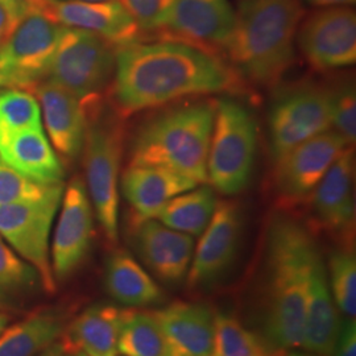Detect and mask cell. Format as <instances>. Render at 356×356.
I'll list each match as a JSON object with an SVG mask.
<instances>
[{
    "mask_svg": "<svg viewBox=\"0 0 356 356\" xmlns=\"http://www.w3.org/2000/svg\"><path fill=\"white\" fill-rule=\"evenodd\" d=\"M176 356L214 353V314L204 305L178 301L152 312Z\"/></svg>",
    "mask_w": 356,
    "mask_h": 356,
    "instance_id": "obj_23",
    "label": "cell"
},
{
    "mask_svg": "<svg viewBox=\"0 0 356 356\" xmlns=\"http://www.w3.org/2000/svg\"><path fill=\"white\" fill-rule=\"evenodd\" d=\"M118 354L122 356H176L152 312L129 309L123 322Z\"/></svg>",
    "mask_w": 356,
    "mask_h": 356,
    "instance_id": "obj_28",
    "label": "cell"
},
{
    "mask_svg": "<svg viewBox=\"0 0 356 356\" xmlns=\"http://www.w3.org/2000/svg\"><path fill=\"white\" fill-rule=\"evenodd\" d=\"M41 284L38 270L0 236V312L23 305Z\"/></svg>",
    "mask_w": 356,
    "mask_h": 356,
    "instance_id": "obj_29",
    "label": "cell"
},
{
    "mask_svg": "<svg viewBox=\"0 0 356 356\" xmlns=\"http://www.w3.org/2000/svg\"><path fill=\"white\" fill-rule=\"evenodd\" d=\"M354 166V149L347 147L307 200L317 227L350 247L355 232Z\"/></svg>",
    "mask_w": 356,
    "mask_h": 356,
    "instance_id": "obj_16",
    "label": "cell"
},
{
    "mask_svg": "<svg viewBox=\"0 0 356 356\" xmlns=\"http://www.w3.org/2000/svg\"><path fill=\"white\" fill-rule=\"evenodd\" d=\"M218 198L211 186L194 188L172 198L154 216L169 229L200 236L216 213Z\"/></svg>",
    "mask_w": 356,
    "mask_h": 356,
    "instance_id": "obj_27",
    "label": "cell"
},
{
    "mask_svg": "<svg viewBox=\"0 0 356 356\" xmlns=\"http://www.w3.org/2000/svg\"><path fill=\"white\" fill-rule=\"evenodd\" d=\"M242 76L219 56L177 40L116 49L113 102L122 118L216 92L241 94Z\"/></svg>",
    "mask_w": 356,
    "mask_h": 356,
    "instance_id": "obj_1",
    "label": "cell"
},
{
    "mask_svg": "<svg viewBox=\"0 0 356 356\" xmlns=\"http://www.w3.org/2000/svg\"><path fill=\"white\" fill-rule=\"evenodd\" d=\"M332 131L343 138L350 147L356 140V92L351 83L332 90Z\"/></svg>",
    "mask_w": 356,
    "mask_h": 356,
    "instance_id": "obj_34",
    "label": "cell"
},
{
    "mask_svg": "<svg viewBox=\"0 0 356 356\" xmlns=\"http://www.w3.org/2000/svg\"><path fill=\"white\" fill-rule=\"evenodd\" d=\"M104 284L115 301L131 307L163 304L165 294L132 254L116 250L106 263Z\"/></svg>",
    "mask_w": 356,
    "mask_h": 356,
    "instance_id": "obj_25",
    "label": "cell"
},
{
    "mask_svg": "<svg viewBox=\"0 0 356 356\" xmlns=\"http://www.w3.org/2000/svg\"><path fill=\"white\" fill-rule=\"evenodd\" d=\"M20 22L26 15L42 13L48 0H0Z\"/></svg>",
    "mask_w": 356,
    "mask_h": 356,
    "instance_id": "obj_37",
    "label": "cell"
},
{
    "mask_svg": "<svg viewBox=\"0 0 356 356\" xmlns=\"http://www.w3.org/2000/svg\"><path fill=\"white\" fill-rule=\"evenodd\" d=\"M242 210L232 201H218L216 213L194 248L188 285L206 289L222 280L235 263L242 242Z\"/></svg>",
    "mask_w": 356,
    "mask_h": 356,
    "instance_id": "obj_13",
    "label": "cell"
},
{
    "mask_svg": "<svg viewBox=\"0 0 356 356\" xmlns=\"http://www.w3.org/2000/svg\"><path fill=\"white\" fill-rule=\"evenodd\" d=\"M282 356H304V355H301V354H289V353H286V354H285V355H282Z\"/></svg>",
    "mask_w": 356,
    "mask_h": 356,
    "instance_id": "obj_44",
    "label": "cell"
},
{
    "mask_svg": "<svg viewBox=\"0 0 356 356\" xmlns=\"http://www.w3.org/2000/svg\"><path fill=\"white\" fill-rule=\"evenodd\" d=\"M332 90L318 83H300L282 91L269 114L273 161L300 144L332 129Z\"/></svg>",
    "mask_w": 356,
    "mask_h": 356,
    "instance_id": "obj_8",
    "label": "cell"
},
{
    "mask_svg": "<svg viewBox=\"0 0 356 356\" xmlns=\"http://www.w3.org/2000/svg\"><path fill=\"white\" fill-rule=\"evenodd\" d=\"M36 356H65L64 348L61 346V342L57 341L51 343L49 347H47L44 351H41Z\"/></svg>",
    "mask_w": 356,
    "mask_h": 356,
    "instance_id": "obj_40",
    "label": "cell"
},
{
    "mask_svg": "<svg viewBox=\"0 0 356 356\" xmlns=\"http://www.w3.org/2000/svg\"><path fill=\"white\" fill-rule=\"evenodd\" d=\"M65 356H88L82 353H73V354H65Z\"/></svg>",
    "mask_w": 356,
    "mask_h": 356,
    "instance_id": "obj_42",
    "label": "cell"
},
{
    "mask_svg": "<svg viewBox=\"0 0 356 356\" xmlns=\"http://www.w3.org/2000/svg\"><path fill=\"white\" fill-rule=\"evenodd\" d=\"M216 356H275L264 341L244 327L235 316L219 312L214 314Z\"/></svg>",
    "mask_w": 356,
    "mask_h": 356,
    "instance_id": "obj_30",
    "label": "cell"
},
{
    "mask_svg": "<svg viewBox=\"0 0 356 356\" xmlns=\"http://www.w3.org/2000/svg\"><path fill=\"white\" fill-rule=\"evenodd\" d=\"M116 48L98 35L64 26L47 81L72 92L88 111L101 103L115 72Z\"/></svg>",
    "mask_w": 356,
    "mask_h": 356,
    "instance_id": "obj_7",
    "label": "cell"
},
{
    "mask_svg": "<svg viewBox=\"0 0 356 356\" xmlns=\"http://www.w3.org/2000/svg\"><path fill=\"white\" fill-rule=\"evenodd\" d=\"M341 329L339 309L332 298L326 267L319 252L310 272L301 347L312 355L334 356Z\"/></svg>",
    "mask_w": 356,
    "mask_h": 356,
    "instance_id": "obj_20",
    "label": "cell"
},
{
    "mask_svg": "<svg viewBox=\"0 0 356 356\" xmlns=\"http://www.w3.org/2000/svg\"><path fill=\"white\" fill-rule=\"evenodd\" d=\"M334 356H356L355 318H348L339 332Z\"/></svg>",
    "mask_w": 356,
    "mask_h": 356,
    "instance_id": "obj_36",
    "label": "cell"
},
{
    "mask_svg": "<svg viewBox=\"0 0 356 356\" xmlns=\"http://www.w3.org/2000/svg\"><path fill=\"white\" fill-rule=\"evenodd\" d=\"M216 107V101H197L148 118L132 140L128 165L160 166L207 184Z\"/></svg>",
    "mask_w": 356,
    "mask_h": 356,
    "instance_id": "obj_4",
    "label": "cell"
},
{
    "mask_svg": "<svg viewBox=\"0 0 356 356\" xmlns=\"http://www.w3.org/2000/svg\"><path fill=\"white\" fill-rule=\"evenodd\" d=\"M44 129L38 99L26 90L0 88V134Z\"/></svg>",
    "mask_w": 356,
    "mask_h": 356,
    "instance_id": "obj_32",
    "label": "cell"
},
{
    "mask_svg": "<svg viewBox=\"0 0 356 356\" xmlns=\"http://www.w3.org/2000/svg\"><path fill=\"white\" fill-rule=\"evenodd\" d=\"M305 13L301 0H239L226 53L242 79L266 89L280 82L294 63Z\"/></svg>",
    "mask_w": 356,
    "mask_h": 356,
    "instance_id": "obj_3",
    "label": "cell"
},
{
    "mask_svg": "<svg viewBox=\"0 0 356 356\" xmlns=\"http://www.w3.org/2000/svg\"><path fill=\"white\" fill-rule=\"evenodd\" d=\"M350 147L335 131L300 144L275 163V191L286 206L306 202L332 163Z\"/></svg>",
    "mask_w": 356,
    "mask_h": 356,
    "instance_id": "obj_12",
    "label": "cell"
},
{
    "mask_svg": "<svg viewBox=\"0 0 356 356\" xmlns=\"http://www.w3.org/2000/svg\"><path fill=\"white\" fill-rule=\"evenodd\" d=\"M0 159L41 184H64L65 170L44 129L0 134Z\"/></svg>",
    "mask_w": 356,
    "mask_h": 356,
    "instance_id": "obj_24",
    "label": "cell"
},
{
    "mask_svg": "<svg viewBox=\"0 0 356 356\" xmlns=\"http://www.w3.org/2000/svg\"><path fill=\"white\" fill-rule=\"evenodd\" d=\"M64 184H41L23 176L0 159V206L38 201L48 197Z\"/></svg>",
    "mask_w": 356,
    "mask_h": 356,
    "instance_id": "obj_33",
    "label": "cell"
},
{
    "mask_svg": "<svg viewBox=\"0 0 356 356\" xmlns=\"http://www.w3.org/2000/svg\"><path fill=\"white\" fill-rule=\"evenodd\" d=\"M296 44L319 72L356 63V15L351 7L319 8L301 22Z\"/></svg>",
    "mask_w": 356,
    "mask_h": 356,
    "instance_id": "obj_11",
    "label": "cell"
},
{
    "mask_svg": "<svg viewBox=\"0 0 356 356\" xmlns=\"http://www.w3.org/2000/svg\"><path fill=\"white\" fill-rule=\"evenodd\" d=\"M33 90L54 149L65 159L74 160L82 152L86 138L88 113L83 104L72 92L47 79Z\"/></svg>",
    "mask_w": 356,
    "mask_h": 356,
    "instance_id": "obj_19",
    "label": "cell"
},
{
    "mask_svg": "<svg viewBox=\"0 0 356 356\" xmlns=\"http://www.w3.org/2000/svg\"><path fill=\"white\" fill-rule=\"evenodd\" d=\"M61 213L51 243V264L56 282L72 277L89 254L94 218L86 185L70 179L61 200Z\"/></svg>",
    "mask_w": 356,
    "mask_h": 356,
    "instance_id": "obj_14",
    "label": "cell"
},
{
    "mask_svg": "<svg viewBox=\"0 0 356 356\" xmlns=\"http://www.w3.org/2000/svg\"><path fill=\"white\" fill-rule=\"evenodd\" d=\"M319 252L314 236L301 222L286 214H276L270 219L260 338L275 356L301 347L310 272Z\"/></svg>",
    "mask_w": 356,
    "mask_h": 356,
    "instance_id": "obj_2",
    "label": "cell"
},
{
    "mask_svg": "<svg viewBox=\"0 0 356 356\" xmlns=\"http://www.w3.org/2000/svg\"><path fill=\"white\" fill-rule=\"evenodd\" d=\"M76 1H107V0H76Z\"/></svg>",
    "mask_w": 356,
    "mask_h": 356,
    "instance_id": "obj_43",
    "label": "cell"
},
{
    "mask_svg": "<svg viewBox=\"0 0 356 356\" xmlns=\"http://www.w3.org/2000/svg\"><path fill=\"white\" fill-rule=\"evenodd\" d=\"M42 13L60 26L90 31L116 49L140 42L145 36L119 0H48Z\"/></svg>",
    "mask_w": 356,
    "mask_h": 356,
    "instance_id": "obj_18",
    "label": "cell"
},
{
    "mask_svg": "<svg viewBox=\"0 0 356 356\" xmlns=\"http://www.w3.org/2000/svg\"><path fill=\"white\" fill-rule=\"evenodd\" d=\"M197 186L191 178L160 166L128 165L122 176V191L132 209L131 220L154 219L172 198Z\"/></svg>",
    "mask_w": 356,
    "mask_h": 356,
    "instance_id": "obj_21",
    "label": "cell"
},
{
    "mask_svg": "<svg viewBox=\"0 0 356 356\" xmlns=\"http://www.w3.org/2000/svg\"><path fill=\"white\" fill-rule=\"evenodd\" d=\"M63 31L44 13L23 17L0 47V88L35 89L47 76Z\"/></svg>",
    "mask_w": 356,
    "mask_h": 356,
    "instance_id": "obj_10",
    "label": "cell"
},
{
    "mask_svg": "<svg viewBox=\"0 0 356 356\" xmlns=\"http://www.w3.org/2000/svg\"><path fill=\"white\" fill-rule=\"evenodd\" d=\"M235 28L229 0H176L159 35L214 53L227 51Z\"/></svg>",
    "mask_w": 356,
    "mask_h": 356,
    "instance_id": "obj_15",
    "label": "cell"
},
{
    "mask_svg": "<svg viewBox=\"0 0 356 356\" xmlns=\"http://www.w3.org/2000/svg\"><path fill=\"white\" fill-rule=\"evenodd\" d=\"M8 316L6 314V313H3V312H0V334H1V331L4 330L6 327H7V323H8Z\"/></svg>",
    "mask_w": 356,
    "mask_h": 356,
    "instance_id": "obj_41",
    "label": "cell"
},
{
    "mask_svg": "<svg viewBox=\"0 0 356 356\" xmlns=\"http://www.w3.org/2000/svg\"><path fill=\"white\" fill-rule=\"evenodd\" d=\"M128 309L95 304L66 325L60 338L65 354L118 356V342Z\"/></svg>",
    "mask_w": 356,
    "mask_h": 356,
    "instance_id": "obj_22",
    "label": "cell"
},
{
    "mask_svg": "<svg viewBox=\"0 0 356 356\" xmlns=\"http://www.w3.org/2000/svg\"><path fill=\"white\" fill-rule=\"evenodd\" d=\"M66 327V316L56 309H41L4 329L0 356H36L57 342Z\"/></svg>",
    "mask_w": 356,
    "mask_h": 356,
    "instance_id": "obj_26",
    "label": "cell"
},
{
    "mask_svg": "<svg viewBox=\"0 0 356 356\" xmlns=\"http://www.w3.org/2000/svg\"><path fill=\"white\" fill-rule=\"evenodd\" d=\"M327 281L339 312L348 318H355L356 259L350 245H343L331 252Z\"/></svg>",
    "mask_w": 356,
    "mask_h": 356,
    "instance_id": "obj_31",
    "label": "cell"
},
{
    "mask_svg": "<svg viewBox=\"0 0 356 356\" xmlns=\"http://www.w3.org/2000/svg\"><path fill=\"white\" fill-rule=\"evenodd\" d=\"M210 356H213V355H210Z\"/></svg>",
    "mask_w": 356,
    "mask_h": 356,
    "instance_id": "obj_45",
    "label": "cell"
},
{
    "mask_svg": "<svg viewBox=\"0 0 356 356\" xmlns=\"http://www.w3.org/2000/svg\"><path fill=\"white\" fill-rule=\"evenodd\" d=\"M306 4H310L316 8H329V7H346L355 4L356 0H301Z\"/></svg>",
    "mask_w": 356,
    "mask_h": 356,
    "instance_id": "obj_39",
    "label": "cell"
},
{
    "mask_svg": "<svg viewBox=\"0 0 356 356\" xmlns=\"http://www.w3.org/2000/svg\"><path fill=\"white\" fill-rule=\"evenodd\" d=\"M86 113V189L106 239L115 244L119 232V170L124 148V118L101 103Z\"/></svg>",
    "mask_w": 356,
    "mask_h": 356,
    "instance_id": "obj_5",
    "label": "cell"
},
{
    "mask_svg": "<svg viewBox=\"0 0 356 356\" xmlns=\"http://www.w3.org/2000/svg\"><path fill=\"white\" fill-rule=\"evenodd\" d=\"M64 191L65 186H61L38 201L0 206V236L38 270L41 286L49 294L57 289L51 270L49 238Z\"/></svg>",
    "mask_w": 356,
    "mask_h": 356,
    "instance_id": "obj_9",
    "label": "cell"
},
{
    "mask_svg": "<svg viewBox=\"0 0 356 356\" xmlns=\"http://www.w3.org/2000/svg\"><path fill=\"white\" fill-rule=\"evenodd\" d=\"M19 23L20 22L13 16L11 11L0 1V47L13 35Z\"/></svg>",
    "mask_w": 356,
    "mask_h": 356,
    "instance_id": "obj_38",
    "label": "cell"
},
{
    "mask_svg": "<svg viewBox=\"0 0 356 356\" xmlns=\"http://www.w3.org/2000/svg\"><path fill=\"white\" fill-rule=\"evenodd\" d=\"M134 247L144 267L163 284L177 286L188 277L195 243L191 235L157 219L131 220Z\"/></svg>",
    "mask_w": 356,
    "mask_h": 356,
    "instance_id": "obj_17",
    "label": "cell"
},
{
    "mask_svg": "<svg viewBox=\"0 0 356 356\" xmlns=\"http://www.w3.org/2000/svg\"><path fill=\"white\" fill-rule=\"evenodd\" d=\"M147 36L163 29L176 0H119Z\"/></svg>",
    "mask_w": 356,
    "mask_h": 356,
    "instance_id": "obj_35",
    "label": "cell"
},
{
    "mask_svg": "<svg viewBox=\"0 0 356 356\" xmlns=\"http://www.w3.org/2000/svg\"><path fill=\"white\" fill-rule=\"evenodd\" d=\"M257 151V124L243 103L216 101L207 157V184L223 195H236L250 184Z\"/></svg>",
    "mask_w": 356,
    "mask_h": 356,
    "instance_id": "obj_6",
    "label": "cell"
}]
</instances>
